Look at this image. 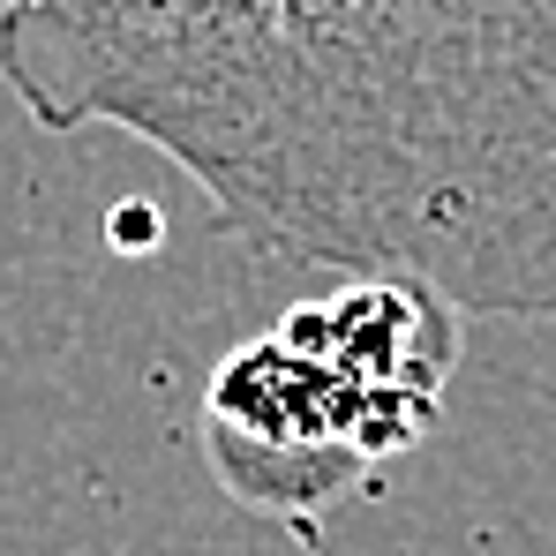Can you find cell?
Wrapping results in <instances>:
<instances>
[{
	"mask_svg": "<svg viewBox=\"0 0 556 556\" xmlns=\"http://www.w3.org/2000/svg\"><path fill=\"white\" fill-rule=\"evenodd\" d=\"M0 84L249 249L556 316V0H0Z\"/></svg>",
	"mask_w": 556,
	"mask_h": 556,
	"instance_id": "cell-1",
	"label": "cell"
},
{
	"mask_svg": "<svg viewBox=\"0 0 556 556\" xmlns=\"http://www.w3.org/2000/svg\"><path fill=\"white\" fill-rule=\"evenodd\" d=\"M452 369L459 308L414 278L354 271L218 362L203 391V452L233 504L316 549L324 519L437 429Z\"/></svg>",
	"mask_w": 556,
	"mask_h": 556,
	"instance_id": "cell-2",
	"label": "cell"
}]
</instances>
